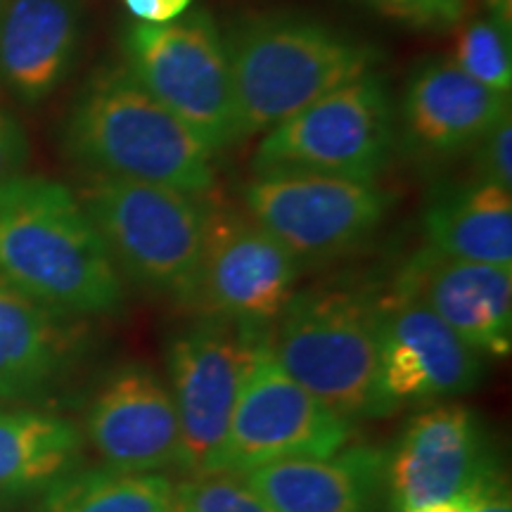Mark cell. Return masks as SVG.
<instances>
[{
	"label": "cell",
	"mask_w": 512,
	"mask_h": 512,
	"mask_svg": "<svg viewBox=\"0 0 512 512\" xmlns=\"http://www.w3.org/2000/svg\"><path fill=\"white\" fill-rule=\"evenodd\" d=\"M0 278L57 313L124 304V278L76 192L41 176L0 183Z\"/></svg>",
	"instance_id": "1"
},
{
	"label": "cell",
	"mask_w": 512,
	"mask_h": 512,
	"mask_svg": "<svg viewBox=\"0 0 512 512\" xmlns=\"http://www.w3.org/2000/svg\"><path fill=\"white\" fill-rule=\"evenodd\" d=\"M62 150L93 176L128 178L207 195L211 152L121 62L102 64L81 86L62 124Z\"/></svg>",
	"instance_id": "2"
},
{
	"label": "cell",
	"mask_w": 512,
	"mask_h": 512,
	"mask_svg": "<svg viewBox=\"0 0 512 512\" xmlns=\"http://www.w3.org/2000/svg\"><path fill=\"white\" fill-rule=\"evenodd\" d=\"M226 50L240 140L264 136L382 62L373 43L294 12L242 19L228 31Z\"/></svg>",
	"instance_id": "3"
},
{
	"label": "cell",
	"mask_w": 512,
	"mask_h": 512,
	"mask_svg": "<svg viewBox=\"0 0 512 512\" xmlns=\"http://www.w3.org/2000/svg\"><path fill=\"white\" fill-rule=\"evenodd\" d=\"M285 373L339 418H387L375 297L351 287L297 290L271 330Z\"/></svg>",
	"instance_id": "4"
},
{
	"label": "cell",
	"mask_w": 512,
	"mask_h": 512,
	"mask_svg": "<svg viewBox=\"0 0 512 512\" xmlns=\"http://www.w3.org/2000/svg\"><path fill=\"white\" fill-rule=\"evenodd\" d=\"M121 278L192 306L211 207L202 195L128 178L93 176L76 195Z\"/></svg>",
	"instance_id": "5"
},
{
	"label": "cell",
	"mask_w": 512,
	"mask_h": 512,
	"mask_svg": "<svg viewBox=\"0 0 512 512\" xmlns=\"http://www.w3.org/2000/svg\"><path fill=\"white\" fill-rule=\"evenodd\" d=\"M121 57L145 91L211 152L219 155L240 143L226 36L209 10H190L164 27L128 24L121 34Z\"/></svg>",
	"instance_id": "6"
},
{
	"label": "cell",
	"mask_w": 512,
	"mask_h": 512,
	"mask_svg": "<svg viewBox=\"0 0 512 512\" xmlns=\"http://www.w3.org/2000/svg\"><path fill=\"white\" fill-rule=\"evenodd\" d=\"M396 128L387 81L368 72L264 133L252 169L377 181L392 159Z\"/></svg>",
	"instance_id": "7"
},
{
	"label": "cell",
	"mask_w": 512,
	"mask_h": 512,
	"mask_svg": "<svg viewBox=\"0 0 512 512\" xmlns=\"http://www.w3.org/2000/svg\"><path fill=\"white\" fill-rule=\"evenodd\" d=\"M354 422L294 382L271 349V330L256 339L226 437L202 475H238L287 458L332 456L349 446Z\"/></svg>",
	"instance_id": "8"
},
{
	"label": "cell",
	"mask_w": 512,
	"mask_h": 512,
	"mask_svg": "<svg viewBox=\"0 0 512 512\" xmlns=\"http://www.w3.org/2000/svg\"><path fill=\"white\" fill-rule=\"evenodd\" d=\"M242 202L245 214L304 266L339 259L366 245L392 211L394 197L377 181L254 171Z\"/></svg>",
	"instance_id": "9"
},
{
	"label": "cell",
	"mask_w": 512,
	"mask_h": 512,
	"mask_svg": "<svg viewBox=\"0 0 512 512\" xmlns=\"http://www.w3.org/2000/svg\"><path fill=\"white\" fill-rule=\"evenodd\" d=\"M261 332L200 316L169 339L166 387L183 437V472L202 475L226 437Z\"/></svg>",
	"instance_id": "10"
},
{
	"label": "cell",
	"mask_w": 512,
	"mask_h": 512,
	"mask_svg": "<svg viewBox=\"0 0 512 512\" xmlns=\"http://www.w3.org/2000/svg\"><path fill=\"white\" fill-rule=\"evenodd\" d=\"M299 273L302 264L252 216L211 209L192 306L200 316L273 330L297 292Z\"/></svg>",
	"instance_id": "11"
},
{
	"label": "cell",
	"mask_w": 512,
	"mask_h": 512,
	"mask_svg": "<svg viewBox=\"0 0 512 512\" xmlns=\"http://www.w3.org/2000/svg\"><path fill=\"white\" fill-rule=\"evenodd\" d=\"M380 330V392L389 415L406 403H437L470 394L484 375V356L411 294L375 297Z\"/></svg>",
	"instance_id": "12"
},
{
	"label": "cell",
	"mask_w": 512,
	"mask_h": 512,
	"mask_svg": "<svg viewBox=\"0 0 512 512\" xmlns=\"http://www.w3.org/2000/svg\"><path fill=\"white\" fill-rule=\"evenodd\" d=\"M503 463L482 415L437 401L403 427L384 456V486L396 512L463 498L486 470Z\"/></svg>",
	"instance_id": "13"
},
{
	"label": "cell",
	"mask_w": 512,
	"mask_h": 512,
	"mask_svg": "<svg viewBox=\"0 0 512 512\" xmlns=\"http://www.w3.org/2000/svg\"><path fill=\"white\" fill-rule=\"evenodd\" d=\"M86 437L117 470H183L174 399L164 377L143 363L121 366L100 384L86 415Z\"/></svg>",
	"instance_id": "14"
},
{
	"label": "cell",
	"mask_w": 512,
	"mask_h": 512,
	"mask_svg": "<svg viewBox=\"0 0 512 512\" xmlns=\"http://www.w3.org/2000/svg\"><path fill=\"white\" fill-rule=\"evenodd\" d=\"M451 328L479 356L512 351V268L451 259L422 247L394 280Z\"/></svg>",
	"instance_id": "15"
},
{
	"label": "cell",
	"mask_w": 512,
	"mask_h": 512,
	"mask_svg": "<svg viewBox=\"0 0 512 512\" xmlns=\"http://www.w3.org/2000/svg\"><path fill=\"white\" fill-rule=\"evenodd\" d=\"M510 112V95L472 81L451 60L422 62L403 91L396 124L403 143L427 162H444L467 150Z\"/></svg>",
	"instance_id": "16"
},
{
	"label": "cell",
	"mask_w": 512,
	"mask_h": 512,
	"mask_svg": "<svg viewBox=\"0 0 512 512\" xmlns=\"http://www.w3.org/2000/svg\"><path fill=\"white\" fill-rule=\"evenodd\" d=\"M81 41L79 0H5L0 86L22 105H41L74 72Z\"/></svg>",
	"instance_id": "17"
},
{
	"label": "cell",
	"mask_w": 512,
	"mask_h": 512,
	"mask_svg": "<svg viewBox=\"0 0 512 512\" xmlns=\"http://www.w3.org/2000/svg\"><path fill=\"white\" fill-rule=\"evenodd\" d=\"M275 512H375L384 484V456L349 448L316 458H287L242 475Z\"/></svg>",
	"instance_id": "18"
},
{
	"label": "cell",
	"mask_w": 512,
	"mask_h": 512,
	"mask_svg": "<svg viewBox=\"0 0 512 512\" xmlns=\"http://www.w3.org/2000/svg\"><path fill=\"white\" fill-rule=\"evenodd\" d=\"M427 245L451 259L512 268V190L470 178L444 185L422 214Z\"/></svg>",
	"instance_id": "19"
},
{
	"label": "cell",
	"mask_w": 512,
	"mask_h": 512,
	"mask_svg": "<svg viewBox=\"0 0 512 512\" xmlns=\"http://www.w3.org/2000/svg\"><path fill=\"white\" fill-rule=\"evenodd\" d=\"M81 448L74 422L34 408L0 406V505L46 494L76 470Z\"/></svg>",
	"instance_id": "20"
},
{
	"label": "cell",
	"mask_w": 512,
	"mask_h": 512,
	"mask_svg": "<svg viewBox=\"0 0 512 512\" xmlns=\"http://www.w3.org/2000/svg\"><path fill=\"white\" fill-rule=\"evenodd\" d=\"M64 313L38 304L0 278V396L24 399L55 382L67 366L72 337Z\"/></svg>",
	"instance_id": "21"
},
{
	"label": "cell",
	"mask_w": 512,
	"mask_h": 512,
	"mask_svg": "<svg viewBox=\"0 0 512 512\" xmlns=\"http://www.w3.org/2000/svg\"><path fill=\"white\" fill-rule=\"evenodd\" d=\"M41 512H178L176 484L162 472L98 467L72 472L46 491Z\"/></svg>",
	"instance_id": "22"
},
{
	"label": "cell",
	"mask_w": 512,
	"mask_h": 512,
	"mask_svg": "<svg viewBox=\"0 0 512 512\" xmlns=\"http://www.w3.org/2000/svg\"><path fill=\"white\" fill-rule=\"evenodd\" d=\"M451 62L472 81L491 91H512V48L510 31L498 27L491 17H475L458 24Z\"/></svg>",
	"instance_id": "23"
},
{
	"label": "cell",
	"mask_w": 512,
	"mask_h": 512,
	"mask_svg": "<svg viewBox=\"0 0 512 512\" xmlns=\"http://www.w3.org/2000/svg\"><path fill=\"white\" fill-rule=\"evenodd\" d=\"M178 512H275L238 475H192L176 486Z\"/></svg>",
	"instance_id": "24"
},
{
	"label": "cell",
	"mask_w": 512,
	"mask_h": 512,
	"mask_svg": "<svg viewBox=\"0 0 512 512\" xmlns=\"http://www.w3.org/2000/svg\"><path fill=\"white\" fill-rule=\"evenodd\" d=\"M415 31H451L465 22L467 0H349Z\"/></svg>",
	"instance_id": "25"
},
{
	"label": "cell",
	"mask_w": 512,
	"mask_h": 512,
	"mask_svg": "<svg viewBox=\"0 0 512 512\" xmlns=\"http://www.w3.org/2000/svg\"><path fill=\"white\" fill-rule=\"evenodd\" d=\"M475 178L512 190V112L503 114L475 147Z\"/></svg>",
	"instance_id": "26"
},
{
	"label": "cell",
	"mask_w": 512,
	"mask_h": 512,
	"mask_svg": "<svg viewBox=\"0 0 512 512\" xmlns=\"http://www.w3.org/2000/svg\"><path fill=\"white\" fill-rule=\"evenodd\" d=\"M29 159L27 128L10 105L0 98V183L22 174Z\"/></svg>",
	"instance_id": "27"
},
{
	"label": "cell",
	"mask_w": 512,
	"mask_h": 512,
	"mask_svg": "<svg viewBox=\"0 0 512 512\" xmlns=\"http://www.w3.org/2000/svg\"><path fill=\"white\" fill-rule=\"evenodd\" d=\"M467 512H512V486L503 463L486 470L463 496Z\"/></svg>",
	"instance_id": "28"
},
{
	"label": "cell",
	"mask_w": 512,
	"mask_h": 512,
	"mask_svg": "<svg viewBox=\"0 0 512 512\" xmlns=\"http://www.w3.org/2000/svg\"><path fill=\"white\" fill-rule=\"evenodd\" d=\"M195 0H121L126 15L138 24L164 27L188 15Z\"/></svg>",
	"instance_id": "29"
},
{
	"label": "cell",
	"mask_w": 512,
	"mask_h": 512,
	"mask_svg": "<svg viewBox=\"0 0 512 512\" xmlns=\"http://www.w3.org/2000/svg\"><path fill=\"white\" fill-rule=\"evenodd\" d=\"M486 17H491L498 27L512 34V0H484Z\"/></svg>",
	"instance_id": "30"
},
{
	"label": "cell",
	"mask_w": 512,
	"mask_h": 512,
	"mask_svg": "<svg viewBox=\"0 0 512 512\" xmlns=\"http://www.w3.org/2000/svg\"><path fill=\"white\" fill-rule=\"evenodd\" d=\"M406 512H467V505H465L463 498H451V501H437V503L418 505V508H411Z\"/></svg>",
	"instance_id": "31"
},
{
	"label": "cell",
	"mask_w": 512,
	"mask_h": 512,
	"mask_svg": "<svg viewBox=\"0 0 512 512\" xmlns=\"http://www.w3.org/2000/svg\"><path fill=\"white\" fill-rule=\"evenodd\" d=\"M3 8H5V0H0V12H3Z\"/></svg>",
	"instance_id": "32"
}]
</instances>
